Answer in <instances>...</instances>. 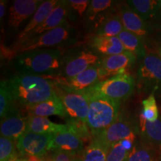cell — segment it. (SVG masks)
Wrapping results in <instances>:
<instances>
[{"mask_svg": "<svg viewBox=\"0 0 161 161\" xmlns=\"http://www.w3.org/2000/svg\"><path fill=\"white\" fill-rule=\"evenodd\" d=\"M160 31H161V26H160Z\"/></svg>", "mask_w": 161, "mask_h": 161, "instance_id": "cell-41", "label": "cell"}, {"mask_svg": "<svg viewBox=\"0 0 161 161\" xmlns=\"http://www.w3.org/2000/svg\"><path fill=\"white\" fill-rule=\"evenodd\" d=\"M68 9L69 8H68L67 2L60 1L59 4L53 9V11L49 15V17L46 18L45 21L31 32L25 40L34 37V36L42 35L65 24L66 23V18L68 14Z\"/></svg>", "mask_w": 161, "mask_h": 161, "instance_id": "cell-17", "label": "cell"}, {"mask_svg": "<svg viewBox=\"0 0 161 161\" xmlns=\"http://www.w3.org/2000/svg\"><path fill=\"white\" fill-rule=\"evenodd\" d=\"M136 57L131 52L125 51L118 55L107 56L99 60L97 66L100 78L125 73V70L136 62Z\"/></svg>", "mask_w": 161, "mask_h": 161, "instance_id": "cell-10", "label": "cell"}, {"mask_svg": "<svg viewBox=\"0 0 161 161\" xmlns=\"http://www.w3.org/2000/svg\"><path fill=\"white\" fill-rule=\"evenodd\" d=\"M108 147L125 140H135L136 135L133 127L125 121L116 119L98 135L96 136Z\"/></svg>", "mask_w": 161, "mask_h": 161, "instance_id": "cell-13", "label": "cell"}, {"mask_svg": "<svg viewBox=\"0 0 161 161\" xmlns=\"http://www.w3.org/2000/svg\"><path fill=\"white\" fill-rule=\"evenodd\" d=\"M73 29L66 23L42 35L34 36L20 42L17 52L19 54L39 49L51 48L68 41L73 35Z\"/></svg>", "mask_w": 161, "mask_h": 161, "instance_id": "cell-4", "label": "cell"}, {"mask_svg": "<svg viewBox=\"0 0 161 161\" xmlns=\"http://www.w3.org/2000/svg\"><path fill=\"white\" fill-rule=\"evenodd\" d=\"M66 128L53 134L51 150L62 151L74 156L84 149L83 137L72 125L66 124Z\"/></svg>", "mask_w": 161, "mask_h": 161, "instance_id": "cell-8", "label": "cell"}, {"mask_svg": "<svg viewBox=\"0 0 161 161\" xmlns=\"http://www.w3.org/2000/svg\"><path fill=\"white\" fill-rule=\"evenodd\" d=\"M6 6H7V1L1 0L0 1V19L1 20H3V18L5 15Z\"/></svg>", "mask_w": 161, "mask_h": 161, "instance_id": "cell-35", "label": "cell"}, {"mask_svg": "<svg viewBox=\"0 0 161 161\" xmlns=\"http://www.w3.org/2000/svg\"><path fill=\"white\" fill-rule=\"evenodd\" d=\"M113 1L111 0H92L90 1V4L86 11L85 15L90 20L96 19L98 14L102 12L105 11L112 5Z\"/></svg>", "mask_w": 161, "mask_h": 161, "instance_id": "cell-30", "label": "cell"}, {"mask_svg": "<svg viewBox=\"0 0 161 161\" xmlns=\"http://www.w3.org/2000/svg\"><path fill=\"white\" fill-rule=\"evenodd\" d=\"M127 161H155L152 152L143 146H134Z\"/></svg>", "mask_w": 161, "mask_h": 161, "instance_id": "cell-31", "label": "cell"}, {"mask_svg": "<svg viewBox=\"0 0 161 161\" xmlns=\"http://www.w3.org/2000/svg\"><path fill=\"white\" fill-rule=\"evenodd\" d=\"M137 75L139 82L144 87L161 88V57L154 54L146 55L139 67Z\"/></svg>", "mask_w": 161, "mask_h": 161, "instance_id": "cell-12", "label": "cell"}, {"mask_svg": "<svg viewBox=\"0 0 161 161\" xmlns=\"http://www.w3.org/2000/svg\"><path fill=\"white\" fill-rule=\"evenodd\" d=\"M60 1L58 0H46L43 1V3L40 4L38 7L37 11L30 19L29 23L25 25V27L19 32L18 35L17 39L19 42L23 41L29 36L31 32L37 28L40 25H41L46 18L49 17V15L52 13L53 9L59 4Z\"/></svg>", "mask_w": 161, "mask_h": 161, "instance_id": "cell-19", "label": "cell"}, {"mask_svg": "<svg viewBox=\"0 0 161 161\" xmlns=\"http://www.w3.org/2000/svg\"><path fill=\"white\" fill-rule=\"evenodd\" d=\"M66 125L55 124L47 117L29 115L27 131L40 134H55L66 128Z\"/></svg>", "mask_w": 161, "mask_h": 161, "instance_id": "cell-21", "label": "cell"}, {"mask_svg": "<svg viewBox=\"0 0 161 161\" xmlns=\"http://www.w3.org/2000/svg\"><path fill=\"white\" fill-rule=\"evenodd\" d=\"M55 91L63 102L66 116L69 117V120L86 124L90 105L86 91H72L58 86Z\"/></svg>", "mask_w": 161, "mask_h": 161, "instance_id": "cell-5", "label": "cell"}, {"mask_svg": "<svg viewBox=\"0 0 161 161\" xmlns=\"http://www.w3.org/2000/svg\"><path fill=\"white\" fill-rule=\"evenodd\" d=\"M64 64L63 52L56 48H46L18 54L16 65L19 72L39 76L56 75Z\"/></svg>", "mask_w": 161, "mask_h": 161, "instance_id": "cell-2", "label": "cell"}, {"mask_svg": "<svg viewBox=\"0 0 161 161\" xmlns=\"http://www.w3.org/2000/svg\"><path fill=\"white\" fill-rule=\"evenodd\" d=\"M118 37L125 51L131 52L136 57H146V49L142 38L126 30L121 32Z\"/></svg>", "mask_w": 161, "mask_h": 161, "instance_id": "cell-22", "label": "cell"}, {"mask_svg": "<svg viewBox=\"0 0 161 161\" xmlns=\"http://www.w3.org/2000/svg\"><path fill=\"white\" fill-rule=\"evenodd\" d=\"M53 134H40L27 131L17 140V148L27 156L44 155L51 150Z\"/></svg>", "mask_w": 161, "mask_h": 161, "instance_id": "cell-9", "label": "cell"}, {"mask_svg": "<svg viewBox=\"0 0 161 161\" xmlns=\"http://www.w3.org/2000/svg\"><path fill=\"white\" fill-rule=\"evenodd\" d=\"M160 57H161V49H160Z\"/></svg>", "mask_w": 161, "mask_h": 161, "instance_id": "cell-40", "label": "cell"}, {"mask_svg": "<svg viewBox=\"0 0 161 161\" xmlns=\"http://www.w3.org/2000/svg\"><path fill=\"white\" fill-rule=\"evenodd\" d=\"M97 64L90 66L85 71L72 78L61 77L59 75H48L43 77L52 80L54 84L57 83L58 85L55 86H58V87L72 91H85L98 83L100 76Z\"/></svg>", "mask_w": 161, "mask_h": 161, "instance_id": "cell-7", "label": "cell"}, {"mask_svg": "<svg viewBox=\"0 0 161 161\" xmlns=\"http://www.w3.org/2000/svg\"><path fill=\"white\" fill-rule=\"evenodd\" d=\"M27 130L28 116H23L16 108L1 119L0 133L2 136L17 140Z\"/></svg>", "mask_w": 161, "mask_h": 161, "instance_id": "cell-14", "label": "cell"}, {"mask_svg": "<svg viewBox=\"0 0 161 161\" xmlns=\"http://www.w3.org/2000/svg\"><path fill=\"white\" fill-rule=\"evenodd\" d=\"M124 30V26L120 16L118 14L112 15L107 17L101 23L96 35L118 37L119 35Z\"/></svg>", "mask_w": 161, "mask_h": 161, "instance_id": "cell-26", "label": "cell"}, {"mask_svg": "<svg viewBox=\"0 0 161 161\" xmlns=\"http://www.w3.org/2000/svg\"><path fill=\"white\" fill-rule=\"evenodd\" d=\"M127 5L146 21L158 17V0H130Z\"/></svg>", "mask_w": 161, "mask_h": 161, "instance_id": "cell-23", "label": "cell"}, {"mask_svg": "<svg viewBox=\"0 0 161 161\" xmlns=\"http://www.w3.org/2000/svg\"><path fill=\"white\" fill-rule=\"evenodd\" d=\"M6 81L15 102L26 108L43 102L56 95L55 84L43 76L19 72Z\"/></svg>", "mask_w": 161, "mask_h": 161, "instance_id": "cell-1", "label": "cell"}, {"mask_svg": "<svg viewBox=\"0 0 161 161\" xmlns=\"http://www.w3.org/2000/svg\"><path fill=\"white\" fill-rule=\"evenodd\" d=\"M14 99L11 90L6 80H2L0 84V117L3 119L10 112L15 109Z\"/></svg>", "mask_w": 161, "mask_h": 161, "instance_id": "cell-27", "label": "cell"}, {"mask_svg": "<svg viewBox=\"0 0 161 161\" xmlns=\"http://www.w3.org/2000/svg\"><path fill=\"white\" fill-rule=\"evenodd\" d=\"M85 91L89 96L90 104L86 125L96 136L117 119L120 102L101 95L92 87Z\"/></svg>", "mask_w": 161, "mask_h": 161, "instance_id": "cell-3", "label": "cell"}, {"mask_svg": "<svg viewBox=\"0 0 161 161\" xmlns=\"http://www.w3.org/2000/svg\"><path fill=\"white\" fill-rule=\"evenodd\" d=\"M44 161H52V160H44Z\"/></svg>", "mask_w": 161, "mask_h": 161, "instance_id": "cell-39", "label": "cell"}, {"mask_svg": "<svg viewBox=\"0 0 161 161\" xmlns=\"http://www.w3.org/2000/svg\"><path fill=\"white\" fill-rule=\"evenodd\" d=\"M130 152L122 142L110 147L107 155V161H127Z\"/></svg>", "mask_w": 161, "mask_h": 161, "instance_id": "cell-32", "label": "cell"}, {"mask_svg": "<svg viewBox=\"0 0 161 161\" xmlns=\"http://www.w3.org/2000/svg\"><path fill=\"white\" fill-rule=\"evenodd\" d=\"M67 2L68 8L71 9L74 16L78 17H83L86 14L90 4V1L88 0H69Z\"/></svg>", "mask_w": 161, "mask_h": 161, "instance_id": "cell-33", "label": "cell"}, {"mask_svg": "<svg viewBox=\"0 0 161 161\" xmlns=\"http://www.w3.org/2000/svg\"><path fill=\"white\" fill-rule=\"evenodd\" d=\"M43 1L40 0H15L10 6L8 25L12 31H19L29 18L33 17Z\"/></svg>", "mask_w": 161, "mask_h": 161, "instance_id": "cell-11", "label": "cell"}, {"mask_svg": "<svg viewBox=\"0 0 161 161\" xmlns=\"http://www.w3.org/2000/svg\"><path fill=\"white\" fill-rule=\"evenodd\" d=\"M140 125L141 132L146 140L151 143L161 146V119L150 122L140 114Z\"/></svg>", "mask_w": 161, "mask_h": 161, "instance_id": "cell-25", "label": "cell"}, {"mask_svg": "<svg viewBox=\"0 0 161 161\" xmlns=\"http://www.w3.org/2000/svg\"><path fill=\"white\" fill-rule=\"evenodd\" d=\"M91 46L96 52L103 55L111 56L125 52L118 37L96 35L91 40Z\"/></svg>", "mask_w": 161, "mask_h": 161, "instance_id": "cell-20", "label": "cell"}, {"mask_svg": "<svg viewBox=\"0 0 161 161\" xmlns=\"http://www.w3.org/2000/svg\"><path fill=\"white\" fill-rule=\"evenodd\" d=\"M98 62L99 57L98 55L92 52H81L75 55V57L66 62L59 72V75H56L65 78L74 77L85 71L90 66L96 65Z\"/></svg>", "mask_w": 161, "mask_h": 161, "instance_id": "cell-15", "label": "cell"}, {"mask_svg": "<svg viewBox=\"0 0 161 161\" xmlns=\"http://www.w3.org/2000/svg\"><path fill=\"white\" fill-rule=\"evenodd\" d=\"M26 108L28 112L29 113V115L31 116H43V117L59 116L61 118H65L66 116L63 102L57 93L49 99Z\"/></svg>", "mask_w": 161, "mask_h": 161, "instance_id": "cell-18", "label": "cell"}, {"mask_svg": "<svg viewBox=\"0 0 161 161\" xmlns=\"http://www.w3.org/2000/svg\"><path fill=\"white\" fill-rule=\"evenodd\" d=\"M141 115L146 121L154 122L159 119V112L154 92L146 99L142 101V111Z\"/></svg>", "mask_w": 161, "mask_h": 161, "instance_id": "cell-28", "label": "cell"}, {"mask_svg": "<svg viewBox=\"0 0 161 161\" xmlns=\"http://www.w3.org/2000/svg\"><path fill=\"white\" fill-rule=\"evenodd\" d=\"M158 17H159V18H161V0H158Z\"/></svg>", "mask_w": 161, "mask_h": 161, "instance_id": "cell-37", "label": "cell"}, {"mask_svg": "<svg viewBox=\"0 0 161 161\" xmlns=\"http://www.w3.org/2000/svg\"><path fill=\"white\" fill-rule=\"evenodd\" d=\"M134 86V79L125 72L102 80L92 89L107 98L121 102L131 95Z\"/></svg>", "mask_w": 161, "mask_h": 161, "instance_id": "cell-6", "label": "cell"}, {"mask_svg": "<svg viewBox=\"0 0 161 161\" xmlns=\"http://www.w3.org/2000/svg\"><path fill=\"white\" fill-rule=\"evenodd\" d=\"M17 161H26L25 159H21V160H17Z\"/></svg>", "mask_w": 161, "mask_h": 161, "instance_id": "cell-38", "label": "cell"}, {"mask_svg": "<svg viewBox=\"0 0 161 161\" xmlns=\"http://www.w3.org/2000/svg\"><path fill=\"white\" fill-rule=\"evenodd\" d=\"M26 161H43L40 158V157L38 156H28V158L25 159Z\"/></svg>", "mask_w": 161, "mask_h": 161, "instance_id": "cell-36", "label": "cell"}, {"mask_svg": "<svg viewBox=\"0 0 161 161\" xmlns=\"http://www.w3.org/2000/svg\"><path fill=\"white\" fill-rule=\"evenodd\" d=\"M124 29L140 37H146L150 33V27L146 20L135 13L128 5L121 7L119 14Z\"/></svg>", "mask_w": 161, "mask_h": 161, "instance_id": "cell-16", "label": "cell"}, {"mask_svg": "<svg viewBox=\"0 0 161 161\" xmlns=\"http://www.w3.org/2000/svg\"><path fill=\"white\" fill-rule=\"evenodd\" d=\"M52 161H75L73 160V156L62 151L56 150L52 154Z\"/></svg>", "mask_w": 161, "mask_h": 161, "instance_id": "cell-34", "label": "cell"}, {"mask_svg": "<svg viewBox=\"0 0 161 161\" xmlns=\"http://www.w3.org/2000/svg\"><path fill=\"white\" fill-rule=\"evenodd\" d=\"M17 145L14 140L2 136L0 137V161H17Z\"/></svg>", "mask_w": 161, "mask_h": 161, "instance_id": "cell-29", "label": "cell"}, {"mask_svg": "<svg viewBox=\"0 0 161 161\" xmlns=\"http://www.w3.org/2000/svg\"><path fill=\"white\" fill-rule=\"evenodd\" d=\"M109 148L97 136H94L89 146L84 149L80 161H107Z\"/></svg>", "mask_w": 161, "mask_h": 161, "instance_id": "cell-24", "label": "cell"}]
</instances>
